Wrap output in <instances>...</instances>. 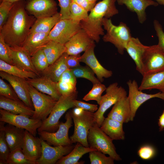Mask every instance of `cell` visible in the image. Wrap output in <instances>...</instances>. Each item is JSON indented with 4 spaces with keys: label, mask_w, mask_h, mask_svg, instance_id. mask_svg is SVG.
Listing matches in <instances>:
<instances>
[{
    "label": "cell",
    "mask_w": 164,
    "mask_h": 164,
    "mask_svg": "<svg viewBox=\"0 0 164 164\" xmlns=\"http://www.w3.org/2000/svg\"><path fill=\"white\" fill-rule=\"evenodd\" d=\"M25 2V0H21L14 3L0 29V33L10 47H22L36 19L26 11Z\"/></svg>",
    "instance_id": "6da1fadb"
},
{
    "label": "cell",
    "mask_w": 164,
    "mask_h": 164,
    "mask_svg": "<svg viewBox=\"0 0 164 164\" xmlns=\"http://www.w3.org/2000/svg\"><path fill=\"white\" fill-rule=\"evenodd\" d=\"M117 0H102L96 4L90 12L87 19L80 22L81 29H84L96 42L104 35L102 21L104 18H110L118 13L115 3Z\"/></svg>",
    "instance_id": "7a4b0ae2"
},
{
    "label": "cell",
    "mask_w": 164,
    "mask_h": 164,
    "mask_svg": "<svg viewBox=\"0 0 164 164\" xmlns=\"http://www.w3.org/2000/svg\"><path fill=\"white\" fill-rule=\"evenodd\" d=\"M102 24L104 29L106 31L103 37V41L113 44L118 53L123 55L132 37L129 28L122 22L118 26L115 25L110 18H104Z\"/></svg>",
    "instance_id": "3957f363"
},
{
    "label": "cell",
    "mask_w": 164,
    "mask_h": 164,
    "mask_svg": "<svg viewBox=\"0 0 164 164\" xmlns=\"http://www.w3.org/2000/svg\"><path fill=\"white\" fill-rule=\"evenodd\" d=\"M78 92L62 95L53 108L48 117L44 121L38 129V132L45 131L54 132L59 128L61 117L69 109L75 107L73 101L77 99Z\"/></svg>",
    "instance_id": "277c9868"
},
{
    "label": "cell",
    "mask_w": 164,
    "mask_h": 164,
    "mask_svg": "<svg viewBox=\"0 0 164 164\" xmlns=\"http://www.w3.org/2000/svg\"><path fill=\"white\" fill-rule=\"evenodd\" d=\"M89 147L108 154L114 160H121L116 151L113 140L105 133L95 123L90 129L87 137Z\"/></svg>",
    "instance_id": "5b68a950"
},
{
    "label": "cell",
    "mask_w": 164,
    "mask_h": 164,
    "mask_svg": "<svg viewBox=\"0 0 164 164\" xmlns=\"http://www.w3.org/2000/svg\"><path fill=\"white\" fill-rule=\"evenodd\" d=\"M71 114L74 126L73 134L70 137L72 143L79 142L85 147H89L87 137L90 129L96 123L94 113L84 110L79 115L71 111Z\"/></svg>",
    "instance_id": "8992f818"
},
{
    "label": "cell",
    "mask_w": 164,
    "mask_h": 164,
    "mask_svg": "<svg viewBox=\"0 0 164 164\" xmlns=\"http://www.w3.org/2000/svg\"><path fill=\"white\" fill-rule=\"evenodd\" d=\"M105 94L102 96L99 106L94 115L96 123L100 127L105 118L106 111L118 101L127 96V92L121 86L115 82L110 84L106 88Z\"/></svg>",
    "instance_id": "52a82bcc"
},
{
    "label": "cell",
    "mask_w": 164,
    "mask_h": 164,
    "mask_svg": "<svg viewBox=\"0 0 164 164\" xmlns=\"http://www.w3.org/2000/svg\"><path fill=\"white\" fill-rule=\"evenodd\" d=\"M28 87L34 110L31 118L43 121L49 115L57 101L50 96L39 91L28 83Z\"/></svg>",
    "instance_id": "ba28073f"
},
{
    "label": "cell",
    "mask_w": 164,
    "mask_h": 164,
    "mask_svg": "<svg viewBox=\"0 0 164 164\" xmlns=\"http://www.w3.org/2000/svg\"><path fill=\"white\" fill-rule=\"evenodd\" d=\"M65 118L66 121L60 122L59 128L56 131L50 132L43 131L38 132L40 138L50 145L54 146L72 145L73 143L68 135L69 130L73 125L71 110L66 113Z\"/></svg>",
    "instance_id": "9c48e42d"
},
{
    "label": "cell",
    "mask_w": 164,
    "mask_h": 164,
    "mask_svg": "<svg viewBox=\"0 0 164 164\" xmlns=\"http://www.w3.org/2000/svg\"><path fill=\"white\" fill-rule=\"evenodd\" d=\"M143 76L164 70V50L158 44L147 46L142 59Z\"/></svg>",
    "instance_id": "30bf717a"
},
{
    "label": "cell",
    "mask_w": 164,
    "mask_h": 164,
    "mask_svg": "<svg viewBox=\"0 0 164 164\" xmlns=\"http://www.w3.org/2000/svg\"><path fill=\"white\" fill-rule=\"evenodd\" d=\"M0 121L24 129L35 136L43 123L41 120L33 119L25 114H14L2 109H0Z\"/></svg>",
    "instance_id": "8fae6325"
},
{
    "label": "cell",
    "mask_w": 164,
    "mask_h": 164,
    "mask_svg": "<svg viewBox=\"0 0 164 164\" xmlns=\"http://www.w3.org/2000/svg\"><path fill=\"white\" fill-rule=\"evenodd\" d=\"M81 29L80 22L71 19H60L48 35L50 40L65 44Z\"/></svg>",
    "instance_id": "7c38bea8"
},
{
    "label": "cell",
    "mask_w": 164,
    "mask_h": 164,
    "mask_svg": "<svg viewBox=\"0 0 164 164\" xmlns=\"http://www.w3.org/2000/svg\"><path fill=\"white\" fill-rule=\"evenodd\" d=\"M127 84L128 88V97L131 109L130 121L134 120L138 109L147 101L154 98L164 100V94L161 92L155 94H147L139 90L137 82L135 80H129Z\"/></svg>",
    "instance_id": "4fadbf2b"
},
{
    "label": "cell",
    "mask_w": 164,
    "mask_h": 164,
    "mask_svg": "<svg viewBox=\"0 0 164 164\" xmlns=\"http://www.w3.org/2000/svg\"><path fill=\"white\" fill-rule=\"evenodd\" d=\"M40 138L42 146L40 158L36 161V164H55L63 156L69 154L75 146L71 145L52 146Z\"/></svg>",
    "instance_id": "5bb4252c"
},
{
    "label": "cell",
    "mask_w": 164,
    "mask_h": 164,
    "mask_svg": "<svg viewBox=\"0 0 164 164\" xmlns=\"http://www.w3.org/2000/svg\"><path fill=\"white\" fill-rule=\"evenodd\" d=\"M25 9L36 19L52 16L58 12L54 0H26Z\"/></svg>",
    "instance_id": "9a60e30c"
},
{
    "label": "cell",
    "mask_w": 164,
    "mask_h": 164,
    "mask_svg": "<svg viewBox=\"0 0 164 164\" xmlns=\"http://www.w3.org/2000/svg\"><path fill=\"white\" fill-rule=\"evenodd\" d=\"M95 43L90 45L81 56L80 62L86 64L94 72L97 78L101 82L104 78H108L112 76V72L104 68L99 63L96 57L94 49Z\"/></svg>",
    "instance_id": "2e32d148"
},
{
    "label": "cell",
    "mask_w": 164,
    "mask_h": 164,
    "mask_svg": "<svg viewBox=\"0 0 164 164\" xmlns=\"http://www.w3.org/2000/svg\"><path fill=\"white\" fill-rule=\"evenodd\" d=\"M1 78L8 81L12 86L20 99L28 106L34 109L28 87V83L26 79L0 72Z\"/></svg>",
    "instance_id": "e0dca14e"
},
{
    "label": "cell",
    "mask_w": 164,
    "mask_h": 164,
    "mask_svg": "<svg viewBox=\"0 0 164 164\" xmlns=\"http://www.w3.org/2000/svg\"><path fill=\"white\" fill-rule=\"evenodd\" d=\"M94 43V41L84 29H81L64 44L66 53L68 55L80 54Z\"/></svg>",
    "instance_id": "ac0fdd59"
},
{
    "label": "cell",
    "mask_w": 164,
    "mask_h": 164,
    "mask_svg": "<svg viewBox=\"0 0 164 164\" xmlns=\"http://www.w3.org/2000/svg\"><path fill=\"white\" fill-rule=\"evenodd\" d=\"M27 82L39 91L48 95L57 101L62 95L60 92L57 82L43 76L26 79Z\"/></svg>",
    "instance_id": "d6986e66"
},
{
    "label": "cell",
    "mask_w": 164,
    "mask_h": 164,
    "mask_svg": "<svg viewBox=\"0 0 164 164\" xmlns=\"http://www.w3.org/2000/svg\"><path fill=\"white\" fill-rule=\"evenodd\" d=\"M22 149L28 159L36 162L40 158L42 154V146L40 138L34 136L25 130Z\"/></svg>",
    "instance_id": "ffe728a7"
},
{
    "label": "cell",
    "mask_w": 164,
    "mask_h": 164,
    "mask_svg": "<svg viewBox=\"0 0 164 164\" xmlns=\"http://www.w3.org/2000/svg\"><path fill=\"white\" fill-rule=\"evenodd\" d=\"M120 5H125L129 11L137 14L139 22L143 24L146 19L145 10L150 6H157L159 4L152 0H117Z\"/></svg>",
    "instance_id": "44dd1931"
},
{
    "label": "cell",
    "mask_w": 164,
    "mask_h": 164,
    "mask_svg": "<svg viewBox=\"0 0 164 164\" xmlns=\"http://www.w3.org/2000/svg\"><path fill=\"white\" fill-rule=\"evenodd\" d=\"M13 65L19 68L35 73L40 76L32 62L31 56L22 47H10Z\"/></svg>",
    "instance_id": "7402d4cb"
},
{
    "label": "cell",
    "mask_w": 164,
    "mask_h": 164,
    "mask_svg": "<svg viewBox=\"0 0 164 164\" xmlns=\"http://www.w3.org/2000/svg\"><path fill=\"white\" fill-rule=\"evenodd\" d=\"M130 107L127 96L114 105L107 117L123 124L130 121Z\"/></svg>",
    "instance_id": "603a6c76"
},
{
    "label": "cell",
    "mask_w": 164,
    "mask_h": 164,
    "mask_svg": "<svg viewBox=\"0 0 164 164\" xmlns=\"http://www.w3.org/2000/svg\"><path fill=\"white\" fill-rule=\"evenodd\" d=\"M0 108L14 114H23L32 117L34 110L22 101L11 99L0 95Z\"/></svg>",
    "instance_id": "cb8c5ba5"
},
{
    "label": "cell",
    "mask_w": 164,
    "mask_h": 164,
    "mask_svg": "<svg viewBox=\"0 0 164 164\" xmlns=\"http://www.w3.org/2000/svg\"><path fill=\"white\" fill-rule=\"evenodd\" d=\"M68 55L65 53L44 70L39 73L40 76L48 77L53 81L58 82L63 73L68 69L67 59Z\"/></svg>",
    "instance_id": "d4e9b609"
},
{
    "label": "cell",
    "mask_w": 164,
    "mask_h": 164,
    "mask_svg": "<svg viewBox=\"0 0 164 164\" xmlns=\"http://www.w3.org/2000/svg\"><path fill=\"white\" fill-rule=\"evenodd\" d=\"M147 46L143 44L138 38L132 37L125 50L134 61L136 70L142 74V59Z\"/></svg>",
    "instance_id": "484cf974"
},
{
    "label": "cell",
    "mask_w": 164,
    "mask_h": 164,
    "mask_svg": "<svg viewBox=\"0 0 164 164\" xmlns=\"http://www.w3.org/2000/svg\"><path fill=\"white\" fill-rule=\"evenodd\" d=\"M6 140L10 152L18 148L22 149L25 130L8 124L4 127Z\"/></svg>",
    "instance_id": "4316f807"
},
{
    "label": "cell",
    "mask_w": 164,
    "mask_h": 164,
    "mask_svg": "<svg viewBox=\"0 0 164 164\" xmlns=\"http://www.w3.org/2000/svg\"><path fill=\"white\" fill-rule=\"evenodd\" d=\"M138 89L142 91L156 89L164 94V70L143 76Z\"/></svg>",
    "instance_id": "83f0119b"
},
{
    "label": "cell",
    "mask_w": 164,
    "mask_h": 164,
    "mask_svg": "<svg viewBox=\"0 0 164 164\" xmlns=\"http://www.w3.org/2000/svg\"><path fill=\"white\" fill-rule=\"evenodd\" d=\"M48 34L40 32L30 33L24 42L23 47L31 56L42 49L50 40Z\"/></svg>",
    "instance_id": "f1b7e54d"
},
{
    "label": "cell",
    "mask_w": 164,
    "mask_h": 164,
    "mask_svg": "<svg viewBox=\"0 0 164 164\" xmlns=\"http://www.w3.org/2000/svg\"><path fill=\"white\" fill-rule=\"evenodd\" d=\"M123 124L107 117L105 118L100 128L113 140H123L125 138Z\"/></svg>",
    "instance_id": "f546056e"
},
{
    "label": "cell",
    "mask_w": 164,
    "mask_h": 164,
    "mask_svg": "<svg viewBox=\"0 0 164 164\" xmlns=\"http://www.w3.org/2000/svg\"><path fill=\"white\" fill-rule=\"evenodd\" d=\"M97 150L91 147L84 146L79 142H77L72 150L67 155L63 156L56 164H83L84 162L79 161L85 154Z\"/></svg>",
    "instance_id": "4dcf8cb0"
},
{
    "label": "cell",
    "mask_w": 164,
    "mask_h": 164,
    "mask_svg": "<svg viewBox=\"0 0 164 164\" xmlns=\"http://www.w3.org/2000/svg\"><path fill=\"white\" fill-rule=\"evenodd\" d=\"M60 19V14L58 12L52 16L36 19L30 29V33L40 32L49 34Z\"/></svg>",
    "instance_id": "1f68e13d"
},
{
    "label": "cell",
    "mask_w": 164,
    "mask_h": 164,
    "mask_svg": "<svg viewBox=\"0 0 164 164\" xmlns=\"http://www.w3.org/2000/svg\"><path fill=\"white\" fill-rule=\"evenodd\" d=\"M77 82L71 70L68 69L63 73L57 82L59 90L62 95L71 94L77 91Z\"/></svg>",
    "instance_id": "d6a6232c"
},
{
    "label": "cell",
    "mask_w": 164,
    "mask_h": 164,
    "mask_svg": "<svg viewBox=\"0 0 164 164\" xmlns=\"http://www.w3.org/2000/svg\"><path fill=\"white\" fill-rule=\"evenodd\" d=\"M50 65L59 58L66 52V48L63 44L50 40L42 48Z\"/></svg>",
    "instance_id": "836d02e7"
},
{
    "label": "cell",
    "mask_w": 164,
    "mask_h": 164,
    "mask_svg": "<svg viewBox=\"0 0 164 164\" xmlns=\"http://www.w3.org/2000/svg\"><path fill=\"white\" fill-rule=\"evenodd\" d=\"M0 70L12 75L27 79L39 77L35 73L21 69L0 60Z\"/></svg>",
    "instance_id": "e575fe53"
},
{
    "label": "cell",
    "mask_w": 164,
    "mask_h": 164,
    "mask_svg": "<svg viewBox=\"0 0 164 164\" xmlns=\"http://www.w3.org/2000/svg\"><path fill=\"white\" fill-rule=\"evenodd\" d=\"M70 70L76 78H84L87 79L91 82L93 84L101 83L96 77L94 73L87 66H83L80 65Z\"/></svg>",
    "instance_id": "d590c367"
},
{
    "label": "cell",
    "mask_w": 164,
    "mask_h": 164,
    "mask_svg": "<svg viewBox=\"0 0 164 164\" xmlns=\"http://www.w3.org/2000/svg\"><path fill=\"white\" fill-rule=\"evenodd\" d=\"M5 122L0 121V164H7L10 151L4 131Z\"/></svg>",
    "instance_id": "8d00e7d4"
},
{
    "label": "cell",
    "mask_w": 164,
    "mask_h": 164,
    "mask_svg": "<svg viewBox=\"0 0 164 164\" xmlns=\"http://www.w3.org/2000/svg\"><path fill=\"white\" fill-rule=\"evenodd\" d=\"M7 164H36L26 156L21 148H18L10 152Z\"/></svg>",
    "instance_id": "74e56055"
},
{
    "label": "cell",
    "mask_w": 164,
    "mask_h": 164,
    "mask_svg": "<svg viewBox=\"0 0 164 164\" xmlns=\"http://www.w3.org/2000/svg\"><path fill=\"white\" fill-rule=\"evenodd\" d=\"M31 58L33 64L39 74L50 65L42 49L36 52Z\"/></svg>",
    "instance_id": "f35d334b"
},
{
    "label": "cell",
    "mask_w": 164,
    "mask_h": 164,
    "mask_svg": "<svg viewBox=\"0 0 164 164\" xmlns=\"http://www.w3.org/2000/svg\"><path fill=\"white\" fill-rule=\"evenodd\" d=\"M106 87L101 83L93 84L91 89L83 98L85 101L95 100L99 104L101 98L102 93L105 91Z\"/></svg>",
    "instance_id": "ab89813d"
},
{
    "label": "cell",
    "mask_w": 164,
    "mask_h": 164,
    "mask_svg": "<svg viewBox=\"0 0 164 164\" xmlns=\"http://www.w3.org/2000/svg\"><path fill=\"white\" fill-rule=\"evenodd\" d=\"M70 19L80 22L87 19L89 15L87 11L72 1L70 6Z\"/></svg>",
    "instance_id": "60d3db41"
},
{
    "label": "cell",
    "mask_w": 164,
    "mask_h": 164,
    "mask_svg": "<svg viewBox=\"0 0 164 164\" xmlns=\"http://www.w3.org/2000/svg\"><path fill=\"white\" fill-rule=\"evenodd\" d=\"M89 158L91 164H114V160L110 156L98 150L89 152Z\"/></svg>",
    "instance_id": "b9f144b4"
},
{
    "label": "cell",
    "mask_w": 164,
    "mask_h": 164,
    "mask_svg": "<svg viewBox=\"0 0 164 164\" xmlns=\"http://www.w3.org/2000/svg\"><path fill=\"white\" fill-rule=\"evenodd\" d=\"M0 60L13 65L12 51L10 47L5 43L0 33Z\"/></svg>",
    "instance_id": "7bdbcfd3"
},
{
    "label": "cell",
    "mask_w": 164,
    "mask_h": 164,
    "mask_svg": "<svg viewBox=\"0 0 164 164\" xmlns=\"http://www.w3.org/2000/svg\"><path fill=\"white\" fill-rule=\"evenodd\" d=\"M0 95L11 99L21 101L12 86L11 87L2 78H0Z\"/></svg>",
    "instance_id": "ee69618b"
},
{
    "label": "cell",
    "mask_w": 164,
    "mask_h": 164,
    "mask_svg": "<svg viewBox=\"0 0 164 164\" xmlns=\"http://www.w3.org/2000/svg\"><path fill=\"white\" fill-rule=\"evenodd\" d=\"M0 5V29L6 21L14 3L5 0L1 1Z\"/></svg>",
    "instance_id": "f6af8a7d"
},
{
    "label": "cell",
    "mask_w": 164,
    "mask_h": 164,
    "mask_svg": "<svg viewBox=\"0 0 164 164\" xmlns=\"http://www.w3.org/2000/svg\"><path fill=\"white\" fill-rule=\"evenodd\" d=\"M139 156L142 159L147 160L153 158L155 155V151L154 148L149 145L142 146L138 152Z\"/></svg>",
    "instance_id": "bcb514c9"
},
{
    "label": "cell",
    "mask_w": 164,
    "mask_h": 164,
    "mask_svg": "<svg viewBox=\"0 0 164 164\" xmlns=\"http://www.w3.org/2000/svg\"><path fill=\"white\" fill-rule=\"evenodd\" d=\"M61 19H70V6L72 0H58Z\"/></svg>",
    "instance_id": "7dc6e473"
},
{
    "label": "cell",
    "mask_w": 164,
    "mask_h": 164,
    "mask_svg": "<svg viewBox=\"0 0 164 164\" xmlns=\"http://www.w3.org/2000/svg\"><path fill=\"white\" fill-rule=\"evenodd\" d=\"M153 24L158 39V45L164 50V32L162 26L157 20L155 19Z\"/></svg>",
    "instance_id": "c3c4849f"
},
{
    "label": "cell",
    "mask_w": 164,
    "mask_h": 164,
    "mask_svg": "<svg viewBox=\"0 0 164 164\" xmlns=\"http://www.w3.org/2000/svg\"><path fill=\"white\" fill-rule=\"evenodd\" d=\"M75 107L80 108L84 110L94 113L98 109L97 105L86 103L82 101L75 99L73 101Z\"/></svg>",
    "instance_id": "681fc988"
},
{
    "label": "cell",
    "mask_w": 164,
    "mask_h": 164,
    "mask_svg": "<svg viewBox=\"0 0 164 164\" xmlns=\"http://www.w3.org/2000/svg\"><path fill=\"white\" fill-rule=\"evenodd\" d=\"M80 54L68 55L67 59V63L69 68L71 69L80 66Z\"/></svg>",
    "instance_id": "f907efd6"
},
{
    "label": "cell",
    "mask_w": 164,
    "mask_h": 164,
    "mask_svg": "<svg viewBox=\"0 0 164 164\" xmlns=\"http://www.w3.org/2000/svg\"><path fill=\"white\" fill-rule=\"evenodd\" d=\"M72 1L88 12H90L96 4L90 2L88 0H72Z\"/></svg>",
    "instance_id": "816d5d0a"
},
{
    "label": "cell",
    "mask_w": 164,
    "mask_h": 164,
    "mask_svg": "<svg viewBox=\"0 0 164 164\" xmlns=\"http://www.w3.org/2000/svg\"><path fill=\"white\" fill-rule=\"evenodd\" d=\"M158 125L159 127V130L160 131L164 130V110L159 116V119Z\"/></svg>",
    "instance_id": "f5cc1de1"
},
{
    "label": "cell",
    "mask_w": 164,
    "mask_h": 164,
    "mask_svg": "<svg viewBox=\"0 0 164 164\" xmlns=\"http://www.w3.org/2000/svg\"><path fill=\"white\" fill-rule=\"evenodd\" d=\"M158 4L164 6V0H155Z\"/></svg>",
    "instance_id": "db71d44e"
},
{
    "label": "cell",
    "mask_w": 164,
    "mask_h": 164,
    "mask_svg": "<svg viewBox=\"0 0 164 164\" xmlns=\"http://www.w3.org/2000/svg\"><path fill=\"white\" fill-rule=\"evenodd\" d=\"M0 0L1 1L2 0ZM5 0L7 1H8L9 2L12 3H14L17 2H18L19 1L21 0Z\"/></svg>",
    "instance_id": "11a10c76"
},
{
    "label": "cell",
    "mask_w": 164,
    "mask_h": 164,
    "mask_svg": "<svg viewBox=\"0 0 164 164\" xmlns=\"http://www.w3.org/2000/svg\"><path fill=\"white\" fill-rule=\"evenodd\" d=\"M88 0L93 3H96V2L97 0Z\"/></svg>",
    "instance_id": "9f6ffc18"
}]
</instances>
